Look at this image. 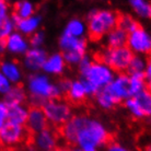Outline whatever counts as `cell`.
<instances>
[{
  "label": "cell",
  "instance_id": "25",
  "mask_svg": "<svg viewBox=\"0 0 151 151\" xmlns=\"http://www.w3.org/2000/svg\"><path fill=\"white\" fill-rule=\"evenodd\" d=\"M128 34L119 27H115L106 35V44L110 48H118L127 45Z\"/></svg>",
  "mask_w": 151,
  "mask_h": 151
},
{
  "label": "cell",
  "instance_id": "20",
  "mask_svg": "<svg viewBox=\"0 0 151 151\" xmlns=\"http://www.w3.org/2000/svg\"><path fill=\"white\" fill-rule=\"evenodd\" d=\"M27 100V92L22 86H12L11 90L4 95V102L8 106L23 105Z\"/></svg>",
  "mask_w": 151,
  "mask_h": 151
},
{
  "label": "cell",
  "instance_id": "4",
  "mask_svg": "<svg viewBox=\"0 0 151 151\" xmlns=\"http://www.w3.org/2000/svg\"><path fill=\"white\" fill-rule=\"evenodd\" d=\"M118 13L111 9H93L88 14L87 27L92 40H100L117 27Z\"/></svg>",
  "mask_w": 151,
  "mask_h": 151
},
{
  "label": "cell",
  "instance_id": "13",
  "mask_svg": "<svg viewBox=\"0 0 151 151\" xmlns=\"http://www.w3.org/2000/svg\"><path fill=\"white\" fill-rule=\"evenodd\" d=\"M4 44H6V52L14 56H24L27 50L31 48L30 42L27 36H24L17 31L4 40Z\"/></svg>",
  "mask_w": 151,
  "mask_h": 151
},
{
  "label": "cell",
  "instance_id": "34",
  "mask_svg": "<svg viewBox=\"0 0 151 151\" xmlns=\"http://www.w3.org/2000/svg\"><path fill=\"white\" fill-rule=\"evenodd\" d=\"M12 86H13V84L0 72V94L4 96L9 91L11 90Z\"/></svg>",
  "mask_w": 151,
  "mask_h": 151
},
{
  "label": "cell",
  "instance_id": "41",
  "mask_svg": "<svg viewBox=\"0 0 151 151\" xmlns=\"http://www.w3.org/2000/svg\"><path fill=\"white\" fill-rule=\"evenodd\" d=\"M17 151H25V150H17ZM27 151H31V150H30V149H27Z\"/></svg>",
  "mask_w": 151,
  "mask_h": 151
},
{
  "label": "cell",
  "instance_id": "37",
  "mask_svg": "<svg viewBox=\"0 0 151 151\" xmlns=\"http://www.w3.org/2000/svg\"><path fill=\"white\" fill-rule=\"evenodd\" d=\"M105 151H130L127 147L119 142H111L107 145Z\"/></svg>",
  "mask_w": 151,
  "mask_h": 151
},
{
  "label": "cell",
  "instance_id": "18",
  "mask_svg": "<svg viewBox=\"0 0 151 151\" xmlns=\"http://www.w3.org/2000/svg\"><path fill=\"white\" fill-rule=\"evenodd\" d=\"M14 20V19H13ZM15 31L21 33L24 36L33 35L35 32H37L42 23V17L40 14H34L23 20H14Z\"/></svg>",
  "mask_w": 151,
  "mask_h": 151
},
{
  "label": "cell",
  "instance_id": "31",
  "mask_svg": "<svg viewBox=\"0 0 151 151\" xmlns=\"http://www.w3.org/2000/svg\"><path fill=\"white\" fill-rule=\"evenodd\" d=\"M46 40V35L43 31L38 30L37 32H35L33 35L30 36V46L33 47V48H42V46L44 45Z\"/></svg>",
  "mask_w": 151,
  "mask_h": 151
},
{
  "label": "cell",
  "instance_id": "26",
  "mask_svg": "<svg viewBox=\"0 0 151 151\" xmlns=\"http://www.w3.org/2000/svg\"><path fill=\"white\" fill-rule=\"evenodd\" d=\"M129 6L134 13L142 19H151V2L147 0H130Z\"/></svg>",
  "mask_w": 151,
  "mask_h": 151
},
{
  "label": "cell",
  "instance_id": "12",
  "mask_svg": "<svg viewBox=\"0 0 151 151\" xmlns=\"http://www.w3.org/2000/svg\"><path fill=\"white\" fill-rule=\"evenodd\" d=\"M107 89L121 103L122 101H126L129 99L130 95V89H129V77L126 73H118L114 77L112 82L107 86Z\"/></svg>",
  "mask_w": 151,
  "mask_h": 151
},
{
  "label": "cell",
  "instance_id": "14",
  "mask_svg": "<svg viewBox=\"0 0 151 151\" xmlns=\"http://www.w3.org/2000/svg\"><path fill=\"white\" fill-rule=\"evenodd\" d=\"M0 72L13 86H18L23 80V70L18 61L13 59H2L0 61Z\"/></svg>",
  "mask_w": 151,
  "mask_h": 151
},
{
  "label": "cell",
  "instance_id": "23",
  "mask_svg": "<svg viewBox=\"0 0 151 151\" xmlns=\"http://www.w3.org/2000/svg\"><path fill=\"white\" fill-rule=\"evenodd\" d=\"M94 96H95V102H96L98 106L104 111L113 110V109L116 107V105L119 104L118 100L111 93L106 87L104 89H102V90L99 91Z\"/></svg>",
  "mask_w": 151,
  "mask_h": 151
},
{
  "label": "cell",
  "instance_id": "29",
  "mask_svg": "<svg viewBox=\"0 0 151 151\" xmlns=\"http://www.w3.org/2000/svg\"><path fill=\"white\" fill-rule=\"evenodd\" d=\"M148 60L144 56L140 55H134L128 66L129 73H144L147 67Z\"/></svg>",
  "mask_w": 151,
  "mask_h": 151
},
{
  "label": "cell",
  "instance_id": "35",
  "mask_svg": "<svg viewBox=\"0 0 151 151\" xmlns=\"http://www.w3.org/2000/svg\"><path fill=\"white\" fill-rule=\"evenodd\" d=\"M8 123V105L4 101H0V130Z\"/></svg>",
  "mask_w": 151,
  "mask_h": 151
},
{
  "label": "cell",
  "instance_id": "32",
  "mask_svg": "<svg viewBox=\"0 0 151 151\" xmlns=\"http://www.w3.org/2000/svg\"><path fill=\"white\" fill-rule=\"evenodd\" d=\"M63 56L65 58L66 64L79 65L81 59L86 56V54H81V53H78V52H66V53H63Z\"/></svg>",
  "mask_w": 151,
  "mask_h": 151
},
{
  "label": "cell",
  "instance_id": "22",
  "mask_svg": "<svg viewBox=\"0 0 151 151\" xmlns=\"http://www.w3.org/2000/svg\"><path fill=\"white\" fill-rule=\"evenodd\" d=\"M35 4L29 0H21L17 1L13 6V13L12 18L14 20H23L27 19L32 15L35 14Z\"/></svg>",
  "mask_w": 151,
  "mask_h": 151
},
{
  "label": "cell",
  "instance_id": "10",
  "mask_svg": "<svg viewBox=\"0 0 151 151\" xmlns=\"http://www.w3.org/2000/svg\"><path fill=\"white\" fill-rule=\"evenodd\" d=\"M58 145V135L54 129L45 128L44 130L34 134L32 145L29 147L33 151H54L56 150Z\"/></svg>",
  "mask_w": 151,
  "mask_h": 151
},
{
  "label": "cell",
  "instance_id": "7",
  "mask_svg": "<svg viewBox=\"0 0 151 151\" xmlns=\"http://www.w3.org/2000/svg\"><path fill=\"white\" fill-rule=\"evenodd\" d=\"M125 107L134 118L151 117V93L144 90L125 101Z\"/></svg>",
  "mask_w": 151,
  "mask_h": 151
},
{
  "label": "cell",
  "instance_id": "21",
  "mask_svg": "<svg viewBox=\"0 0 151 151\" xmlns=\"http://www.w3.org/2000/svg\"><path fill=\"white\" fill-rule=\"evenodd\" d=\"M29 116V109L24 105L8 106V122L11 124L24 126Z\"/></svg>",
  "mask_w": 151,
  "mask_h": 151
},
{
  "label": "cell",
  "instance_id": "24",
  "mask_svg": "<svg viewBox=\"0 0 151 151\" xmlns=\"http://www.w3.org/2000/svg\"><path fill=\"white\" fill-rule=\"evenodd\" d=\"M88 27L84 21L78 18H72L67 22L63 33L77 38H84V35L87 33Z\"/></svg>",
  "mask_w": 151,
  "mask_h": 151
},
{
  "label": "cell",
  "instance_id": "40",
  "mask_svg": "<svg viewBox=\"0 0 151 151\" xmlns=\"http://www.w3.org/2000/svg\"><path fill=\"white\" fill-rule=\"evenodd\" d=\"M145 151H151V145L147 146V147H146V149H145Z\"/></svg>",
  "mask_w": 151,
  "mask_h": 151
},
{
  "label": "cell",
  "instance_id": "39",
  "mask_svg": "<svg viewBox=\"0 0 151 151\" xmlns=\"http://www.w3.org/2000/svg\"><path fill=\"white\" fill-rule=\"evenodd\" d=\"M63 151H82L80 148H78V147H70V148H68V149H66V150H63Z\"/></svg>",
  "mask_w": 151,
  "mask_h": 151
},
{
  "label": "cell",
  "instance_id": "9",
  "mask_svg": "<svg viewBox=\"0 0 151 151\" xmlns=\"http://www.w3.org/2000/svg\"><path fill=\"white\" fill-rule=\"evenodd\" d=\"M126 46L135 55H151V34L142 27H139L128 34Z\"/></svg>",
  "mask_w": 151,
  "mask_h": 151
},
{
  "label": "cell",
  "instance_id": "38",
  "mask_svg": "<svg viewBox=\"0 0 151 151\" xmlns=\"http://www.w3.org/2000/svg\"><path fill=\"white\" fill-rule=\"evenodd\" d=\"M6 53V44H4V41L0 40V56L4 55Z\"/></svg>",
  "mask_w": 151,
  "mask_h": 151
},
{
  "label": "cell",
  "instance_id": "17",
  "mask_svg": "<svg viewBox=\"0 0 151 151\" xmlns=\"http://www.w3.org/2000/svg\"><path fill=\"white\" fill-rule=\"evenodd\" d=\"M66 61L61 53H53L48 55L45 64L43 66V71L47 76H60L66 69Z\"/></svg>",
  "mask_w": 151,
  "mask_h": 151
},
{
  "label": "cell",
  "instance_id": "11",
  "mask_svg": "<svg viewBox=\"0 0 151 151\" xmlns=\"http://www.w3.org/2000/svg\"><path fill=\"white\" fill-rule=\"evenodd\" d=\"M48 57V54L43 47L42 48H33L31 47L23 56L22 66L24 69L32 73H36L43 69V66L45 64L46 59Z\"/></svg>",
  "mask_w": 151,
  "mask_h": 151
},
{
  "label": "cell",
  "instance_id": "3",
  "mask_svg": "<svg viewBox=\"0 0 151 151\" xmlns=\"http://www.w3.org/2000/svg\"><path fill=\"white\" fill-rule=\"evenodd\" d=\"M80 75L88 95H95L112 82L115 72L102 61L92 60L90 66Z\"/></svg>",
  "mask_w": 151,
  "mask_h": 151
},
{
  "label": "cell",
  "instance_id": "6",
  "mask_svg": "<svg viewBox=\"0 0 151 151\" xmlns=\"http://www.w3.org/2000/svg\"><path fill=\"white\" fill-rule=\"evenodd\" d=\"M42 110L49 124L61 127L72 117V109L70 104L60 99L49 100L43 105Z\"/></svg>",
  "mask_w": 151,
  "mask_h": 151
},
{
  "label": "cell",
  "instance_id": "30",
  "mask_svg": "<svg viewBox=\"0 0 151 151\" xmlns=\"http://www.w3.org/2000/svg\"><path fill=\"white\" fill-rule=\"evenodd\" d=\"M13 32H15V22L11 15L10 19L7 20L4 24L0 25V40L4 41V40H6L8 36H10Z\"/></svg>",
  "mask_w": 151,
  "mask_h": 151
},
{
  "label": "cell",
  "instance_id": "27",
  "mask_svg": "<svg viewBox=\"0 0 151 151\" xmlns=\"http://www.w3.org/2000/svg\"><path fill=\"white\" fill-rule=\"evenodd\" d=\"M129 89H130V95L140 93L141 91L146 90V78L144 73H129Z\"/></svg>",
  "mask_w": 151,
  "mask_h": 151
},
{
  "label": "cell",
  "instance_id": "2",
  "mask_svg": "<svg viewBox=\"0 0 151 151\" xmlns=\"http://www.w3.org/2000/svg\"><path fill=\"white\" fill-rule=\"evenodd\" d=\"M27 100L32 107H43L49 100L59 99L63 93L57 82L45 73H31L27 79Z\"/></svg>",
  "mask_w": 151,
  "mask_h": 151
},
{
  "label": "cell",
  "instance_id": "16",
  "mask_svg": "<svg viewBox=\"0 0 151 151\" xmlns=\"http://www.w3.org/2000/svg\"><path fill=\"white\" fill-rule=\"evenodd\" d=\"M58 46L63 53L66 52H78L81 54H86L87 52V41L84 38L72 37L69 35L61 33L58 40Z\"/></svg>",
  "mask_w": 151,
  "mask_h": 151
},
{
  "label": "cell",
  "instance_id": "33",
  "mask_svg": "<svg viewBox=\"0 0 151 151\" xmlns=\"http://www.w3.org/2000/svg\"><path fill=\"white\" fill-rule=\"evenodd\" d=\"M10 18H11V15H10V6H9L7 1L0 0V25L4 24Z\"/></svg>",
  "mask_w": 151,
  "mask_h": 151
},
{
  "label": "cell",
  "instance_id": "28",
  "mask_svg": "<svg viewBox=\"0 0 151 151\" xmlns=\"http://www.w3.org/2000/svg\"><path fill=\"white\" fill-rule=\"evenodd\" d=\"M140 27V24L138 23L132 15L128 14V13H122L118 14V22H117V27L122 29L125 31L127 34L132 33V31H135L136 29Z\"/></svg>",
  "mask_w": 151,
  "mask_h": 151
},
{
  "label": "cell",
  "instance_id": "15",
  "mask_svg": "<svg viewBox=\"0 0 151 151\" xmlns=\"http://www.w3.org/2000/svg\"><path fill=\"white\" fill-rule=\"evenodd\" d=\"M27 129L33 135L48 127V122L42 107H31L27 121Z\"/></svg>",
  "mask_w": 151,
  "mask_h": 151
},
{
  "label": "cell",
  "instance_id": "8",
  "mask_svg": "<svg viewBox=\"0 0 151 151\" xmlns=\"http://www.w3.org/2000/svg\"><path fill=\"white\" fill-rule=\"evenodd\" d=\"M29 130L21 125L11 124L8 122L0 130V146L4 148H14L23 144L27 138Z\"/></svg>",
  "mask_w": 151,
  "mask_h": 151
},
{
  "label": "cell",
  "instance_id": "42",
  "mask_svg": "<svg viewBox=\"0 0 151 151\" xmlns=\"http://www.w3.org/2000/svg\"><path fill=\"white\" fill-rule=\"evenodd\" d=\"M54 151H63V150H57V149H56V150H54Z\"/></svg>",
  "mask_w": 151,
  "mask_h": 151
},
{
  "label": "cell",
  "instance_id": "19",
  "mask_svg": "<svg viewBox=\"0 0 151 151\" xmlns=\"http://www.w3.org/2000/svg\"><path fill=\"white\" fill-rule=\"evenodd\" d=\"M66 94L70 102L77 103V104L82 103L88 96L87 90L82 80H71Z\"/></svg>",
  "mask_w": 151,
  "mask_h": 151
},
{
  "label": "cell",
  "instance_id": "5",
  "mask_svg": "<svg viewBox=\"0 0 151 151\" xmlns=\"http://www.w3.org/2000/svg\"><path fill=\"white\" fill-rule=\"evenodd\" d=\"M134 54L127 46L118 48H107L101 50L98 55V60L107 65L114 72L123 73L125 70H128Z\"/></svg>",
  "mask_w": 151,
  "mask_h": 151
},
{
  "label": "cell",
  "instance_id": "36",
  "mask_svg": "<svg viewBox=\"0 0 151 151\" xmlns=\"http://www.w3.org/2000/svg\"><path fill=\"white\" fill-rule=\"evenodd\" d=\"M145 78H146V90L151 93V59L147 63V67L145 70Z\"/></svg>",
  "mask_w": 151,
  "mask_h": 151
},
{
  "label": "cell",
  "instance_id": "1",
  "mask_svg": "<svg viewBox=\"0 0 151 151\" xmlns=\"http://www.w3.org/2000/svg\"><path fill=\"white\" fill-rule=\"evenodd\" d=\"M111 134L104 123L83 115L82 124L76 137V147L82 151H99L110 144Z\"/></svg>",
  "mask_w": 151,
  "mask_h": 151
}]
</instances>
